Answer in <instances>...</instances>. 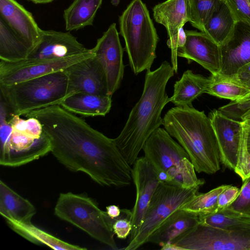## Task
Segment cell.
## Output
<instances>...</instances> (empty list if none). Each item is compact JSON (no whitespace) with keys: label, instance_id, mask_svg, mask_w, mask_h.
I'll return each mask as SVG.
<instances>
[{"label":"cell","instance_id":"f35d334b","mask_svg":"<svg viewBox=\"0 0 250 250\" xmlns=\"http://www.w3.org/2000/svg\"><path fill=\"white\" fill-rule=\"evenodd\" d=\"M25 135L33 138H39L43 133L42 125L40 121L33 117L27 118Z\"/></svg>","mask_w":250,"mask_h":250},{"label":"cell","instance_id":"2e32d148","mask_svg":"<svg viewBox=\"0 0 250 250\" xmlns=\"http://www.w3.org/2000/svg\"><path fill=\"white\" fill-rule=\"evenodd\" d=\"M220 46L221 68L218 74L232 79L241 67L250 62V24L237 21L229 38Z\"/></svg>","mask_w":250,"mask_h":250},{"label":"cell","instance_id":"7c38bea8","mask_svg":"<svg viewBox=\"0 0 250 250\" xmlns=\"http://www.w3.org/2000/svg\"><path fill=\"white\" fill-rule=\"evenodd\" d=\"M209 118L218 143L220 161L228 168L234 170L239 153L246 149V130L242 122L214 109Z\"/></svg>","mask_w":250,"mask_h":250},{"label":"cell","instance_id":"277c9868","mask_svg":"<svg viewBox=\"0 0 250 250\" xmlns=\"http://www.w3.org/2000/svg\"><path fill=\"white\" fill-rule=\"evenodd\" d=\"M142 149L157 171L160 183L184 188L200 187L204 184L203 179L197 178L186 151L165 128L156 129Z\"/></svg>","mask_w":250,"mask_h":250},{"label":"cell","instance_id":"cb8c5ba5","mask_svg":"<svg viewBox=\"0 0 250 250\" xmlns=\"http://www.w3.org/2000/svg\"><path fill=\"white\" fill-rule=\"evenodd\" d=\"M209 82V77L187 70L181 79L175 82L170 102L176 106H192L193 101L206 93Z\"/></svg>","mask_w":250,"mask_h":250},{"label":"cell","instance_id":"4316f807","mask_svg":"<svg viewBox=\"0 0 250 250\" xmlns=\"http://www.w3.org/2000/svg\"><path fill=\"white\" fill-rule=\"evenodd\" d=\"M31 50L29 45L0 18V60L21 61L27 58Z\"/></svg>","mask_w":250,"mask_h":250},{"label":"cell","instance_id":"30bf717a","mask_svg":"<svg viewBox=\"0 0 250 250\" xmlns=\"http://www.w3.org/2000/svg\"><path fill=\"white\" fill-rule=\"evenodd\" d=\"M0 164L16 167L38 160L51 152L50 139L44 132L33 138L13 130L8 135L0 136Z\"/></svg>","mask_w":250,"mask_h":250},{"label":"cell","instance_id":"836d02e7","mask_svg":"<svg viewBox=\"0 0 250 250\" xmlns=\"http://www.w3.org/2000/svg\"><path fill=\"white\" fill-rule=\"evenodd\" d=\"M243 182L237 197L228 208L250 217V177Z\"/></svg>","mask_w":250,"mask_h":250},{"label":"cell","instance_id":"3957f363","mask_svg":"<svg viewBox=\"0 0 250 250\" xmlns=\"http://www.w3.org/2000/svg\"><path fill=\"white\" fill-rule=\"evenodd\" d=\"M163 125L186 151L196 172L212 174L220 170L218 143L204 111L192 106H175L165 115Z\"/></svg>","mask_w":250,"mask_h":250},{"label":"cell","instance_id":"7a4b0ae2","mask_svg":"<svg viewBox=\"0 0 250 250\" xmlns=\"http://www.w3.org/2000/svg\"><path fill=\"white\" fill-rule=\"evenodd\" d=\"M174 72L166 61L155 70H146L142 94L131 109L121 133L114 139L130 166L134 165L150 135L163 125L161 113L170 102L166 86Z\"/></svg>","mask_w":250,"mask_h":250},{"label":"cell","instance_id":"b9f144b4","mask_svg":"<svg viewBox=\"0 0 250 250\" xmlns=\"http://www.w3.org/2000/svg\"><path fill=\"white\" fill-rule=\"evenodd\" d=\"M106 213L108 216L112 219H115L118 218L122 213V209L116 205H110L106 207Z\"/></svg>","mask_w":250,"mask_h":250},{"label":"cell","instance_id":"ab89813d","mask_svg":"<svg viewBox=\"0 0 250 250\" xmlns=\"http://www.w3.org/2000/svg\"><path fill=\"white\" fill-rule=\"evenodd\" d=\"M232 80L250 90V62L241 67Z\"/></svg>","mask_w":250,"mask_h":250},{"label":"cell","instance_id":"4dcf8cb0","mask_svg":"<svg viewBox=\"0 0 250 250\" xmlns=\"http://www.w3.org/2000/svg\"><path fill=\"white\" fill-rule=\"evenodd\" d=\"M228 186L223 185L206 193L198 192L181 206L179 209L193 212L199 215L215 212L218 197Z\"/></svg>","mask_w":250,"mask_h":250},{"label":"cell","instance_id":"83f0119b","mask_svg":"<svg viewBox=\"0 0 250 250\" xmlns=\"http://www.w3.org/2000/svg\"><path fill=\"white\" fill-rule=\"evenodd\" d=\"M9 227L16 233L36 244L45 245L58 250H84L86 248L63 241L32 224L19 223L11 220H5Z\"/></svg>","mask_w":250,"mask_h":250},{"label":"cell","instance_id":"44dd1931","mask_svg":"<svg viewBox=\"0 0 250 250\" xmlns=\"http://www.w3.org/2000/svg\"><path fill=\"white\" fill-rule=\"evenodd\" d=\"M199 223V215L177 209L168 216L149 235L146 243L161 247L171 242L177 237Z\"/></svg>","mask_w":250,"mask_h":250},{"label":"cell","instance_id":"d4e9b609","mask_svg":"<svg viewBox=\"0 0 250 250\" xmlns=\"http://www.w3.org/2000/svg\"><path fill=\"white\" fill-rule=\"evenodd\" d=\"M236 21L230 9L223 0L205 24L203 32L220 45L229 38Z\"/></svg>","mask_w":250,"mask_h":250},{"label":"cell","instance_id":"d6986e66","mask_svg":"<svg viewBox=\"0 0 250 250\" xmlns=\"http://www.w3.org/2000/svg\"><path fill=\"white\" fill-rule=\"evenodd\" d=\"M187 41L177 56L187 59L188 62L194 61L211 75H217L221 68L220 45L203 32L186 30Z\"/></svg>","mask_w":250,"mask_h":250},{"label":"cell","instance_id":"ba28073f","mask_svg":"<svg viewBox=\"0 0 250 250\" xmlns=\"http://www.w3.org/2000/svg\"><path fill=\"white\" fill-rule=\"evenodd\" d=\"M200 187L184 188L160 183L150 201L137 235L125 250H135L145 243L152 232L173 212L198 193Z\"/></svg>","mask_w":250,"mask_h":250},{"label":"cell","instance_id":"ee69618b","mask_svg":"<svg viewBox=\"0 0 250 250\" xmlns=\"http://www.w3.org/2000/svg\"><path fill=\"white\" fill-rule=\"evenodd\" d=\"M245 127H250V110L243 115L240 120Z\"/></svg>","mask_w":250,"mask_h":250},{"label":"cell","instance_id":"8fae6325","mask_svg":"<svg viewBox=\"0 0 250 250\" xmlns=\"http://www.w3.org/2000/svg\"><path fill=\"white\" fill-rule=\"evenodd\" d=\"M94 55L92 49L73 56L52 60L7 62L0 60V84L10 85L59 71Z\"/></svg>","mask_w":250,"mask_h":250},{"label":"cell","instance_id":"bcb514c9","mask_svg":"<svg viewBox=\"0 0 250 250\" xmlns=\"http://www.w3.org/2000/svg\"><path fill=\"white\" fill-rule=\"evenodd\" d=\"M245 130L246 147L247 151L250 154V127H245Z\"/></svg>","mask_w":250,"mask_h":250},{"label":"cell","instance_id":"f546056e","mask_svg":"<svg viewBox=\"0 0 250 250\" xmlns=\"http://www.w3.org/2000/svg\"><path fill=\"white\" fill-rule=\"evenodd\" d=\"M206 93L218 97L236 101L243 98L250 90L235 81L221 76L219 74L211 75Z\"/></svg>","mask_w":250,"mask_h":250},{"label":"cell","instance_id":"74e56055","mask_svg":"<svg viewBox=\"0 0 250 250\" xmlns=\"http://www.w3.org/2000/svg\"><path fill=\"white\" fill-rule=\"evenodd\" d=\"M234 170L243 182L250 177V154L248 151L239 157Z\"/></svg>","mask_w":250,"mask_h":250},{"label":"cell","instance_id":"6da1fadb","mask_svg":"<svg viewBox=\"0 0 250 250\" xmlns=\"http://www.w3.org/2000/svg\"><path fill=\"white\" fill-rule=\"evenodd\" d=\"M25 117L40 121L50 140L51 152L69 170L84 172L103 186L123 188L131 184L132 168L114 139L74 113L54 105L34 110Z\"/></svg>","mask_w":250,"mask_h":250},{"label":"cell","instance_id":"1f68e13d","mask_svg":"<svg viewBox=\"0 0 250 250\" xmlns=\"http://www.w3.org/2000/svg\"><path fill=\"white\" fill-rule=\"evenodd\" d=\"M223 0H189V22L195 28L203 32L213 12Z\"/></svg>","mask_w":250,"mask_h":250},{"label":"cell","instance_id":"ac0fdd59","mask_svg":"<svg viewBox=\"0 0 250 250\" xmlns=\"http://www.w3.org/2000/svg\"><path fill=\"white\" fill-rule=\"evenodd\" d=\"M155 21L167 31V45L171 50V63L174 72L178 71L177 42L179 30L189 21V0H167L153 8Z\"/></svg>","mask_w":250,"mask_h":250},{"label":"cell","instance_id":"5bb4252c","mask_svg":"<svg viewBox=\"0 0 250 250\" xmlns=\"http://www.w3.org/2000/svg\"><path fill=\"white\" fill-rule=\"evenodd\" d=\"M132 166V177L136 197L131 210L132 229L129 241L138 234L150 201L160 183L157 171L145 156L138 157Z\"/></svg>","mask_w":250,"mask_h":250},{"label":"cell","instance_id":"60d3db41","mask_svg":"<svg viewBox=\"0 0 250 250\" xmlns=\"http://www.w3.org/2000/svg\"><path fill=\"white\" fill-rule=\"evenodd\" d=\"M9 121L13 131L25 134L26 130V120L20 118V116L18 115L11 113Z\"/></svg>","mask_w":250,"mask_h":250},{"label":"cell","instance_id":"d6a6232c","mask_svg":"<svg viewBox=\"0 0 250 250\" xmlns=\"http://www.w3.org/2000/svg\"><path fill=\"white\" fill-rule=\"evenodd\" d=\"M218 110L229 118L240 121L241 117L250 110V93L242 99L231 101Z\"/></svg>","mask_w":250,"mask_h":250},{"label":"cell","instance_id":"f1b7e54d","mask_svg":"<svg viewBox=\"0 0 250 250\" xmlns=\"http://www.w3.org/2000/svg\"><path fill=\"white\" fill-rule=\"evenodd\" d=\"M199 223L225 229L250 231V217L228 208L216 212L199 215Z\"/></svg>","mask_w":250,"mask_h":250},{"label":"cell","instance_id":"7bdbcfd3","mask_svg":"<svg viewBox=\"0 0 250 250\" xmlns=\"http://www.w3.org/2000/svg\"><path fill=\"white\" fill-rule=\"evenodd\" d=\"M187 41V35L183 27L181 28L179 31L177 42V52L182 50L186 44Z\"/></svg>","mask_w":250,"mask_h":250},{"label":"cell","instance_id":"9a60e30c","mask_svg":"<svg viewBox=\"0 0 250 250\" xmlns=\"http://www.w3.org/2000/svg\"><path fill=\"white\" fill-rule=\"evenodd\" d=\"M64 71L68 79L66 97L80 92L109 95L105 71L94 54Z\"/></svg>","mask_w":250,"mask_h":250},{"label":"cell","instance_id":"8d00e7d4","mask_svg":"<svg viewBox=\"0 0 250 250\" xmlns=\"http://www.w3.org/2000/svg\"><path fill=\"white\" fill-rule=\"evenodd\" d=\"M239 191L240 188L229 185L218 197L216 212L229 207L236 199Z\"/></svg>","mask_w":250,"mask_h":250},{"label":"cell","instance_id":"d590c367","mask_svg":"<svg viewBox=\"0 0 250 250\" xmlns=\"http://www.w3.org/2000/svg\"><path fill=\"white\" fill-rule=\"evenodd\" d=\"M237 21L250 24V0H224Z\"/></svg>","mask_w":250,"mask_h":250},{"label":"cell","instance_id":"ffe728a7","mask_svg":"<svg viewBox=\"0 0 250 250\" xmlns=\"http://www.w3.org/2000/svg\"><path fill=\"white\" fill-rule=\"evenodd\" d=\"M0 18L32 49L39 41L42 29L32 14L15 0H0Z\"/></svg>","mask_w":250,"mask_h":250},{"label":"cell","instance_id":"52a82bcc","mask_svg":"<svg viewBox=\"0 0 250 250\" xmlns=\"http://www.w3.org/2000/svg\"><path fill=\"white\" fill-rule=\"evenodd\" d=\"M55 214L86 232L93 238L118 250L112 225L114 219L102 210L92 199L83 194L61 193L54 208Z\"/></svg>","mask_w":250,"mask_h":250},{"label":"cell","instance_id":"603a6c76","mask_svg":"<svg viewBox=\"0 0 250 250\" xmlns=\"http://www.w3.org/2000/svg\"><path fill=\"white\" fill-rule=\"evenodd\" d=\"M111 96L80 92L66 97L60 105L84 117L105 116L111 107Z\"/></svg>","mask_w":250,"mask_h":250},{"label":"cell","instance_id":"e0dca14e","mask_svg":"<svg viewBox=\"0 0 250 250\" xmlns=\"http://www.w3.org/2000/svg\"><path fill=\"white\" fill-rule=\"evenodd\" d=\"M88 49L69 32L42 30L39 41L23 61L62 59L85 52Z\"/></svg>","mask_w":250,"mask_h":250},{"label":"cell","instance_id":"7dc6e473","mask_svg":"<svg viewBox=\"0 0 250 250\" xmlns=\"http://www.w3.org/2000/svg\"><path fill=\"white\" fill-rule=\"evenodd\" d=\"M36 4L47 3L55 0H28Z\"/></svg>","mask_w":250,"mask_h":250},{"label":"cell","instance_id":"7402d4cb","mask_svg":"<svg viewBox=\"0 0 250 250\" xmlns=\"http://www.w3.org/2000/svg\"><path fill=\"white\" fill-rule=\"evenodd\" d=\"M36 213L31 202L0 181V213L5 220L29 224Z\"/></svg>","mask_w":250,"mask_h":250},{"label":"cell","instance_id":"484cf974","mask_svg":"<svg viewBox=\"0 0 250 250\" xmlns=\"http://www.w3.org/2000/svg\"><path fill=\"white\" fill-rule=\"evenodd\" d=\"M103 0H74L63 12L65 29L71 31L93 25Z\"/></svg>","mask_w":250,"mask_h":250},{"label":"cell","instance_id":"8992f818","mask_svg":"<svg viewBox=\"0 0 250 250\" xmlns=\"http://www.w3.org/2000/svg\"><path fill=\"white\" fill-rule=\"evenodd\" d=\"M120 34L125 42L135 75L149 69L156 58L159 41L149 11L142 0H132L119 17Z\"/></svg>","mask_w":250,"mask_h":250},{"label":"cell","instance_id":"9c48e42d","mask_svg":"<svg viewBox=\"0 0 250 250\" xmlns=\"http://www.w3.org/2000/svg\"><path fill=\"white\" fill-rule=\"evenodd\" d=\"M170 243L183 250H250V231L230 230L199 223Z\"/></svg>","mask_w":250,"mask_h":250},{"label":"cell","instance_id":"4fadbf2b","mask_svg":"<svg viewBox=\"0 0 250 250\" xmlns=\"http://www.w3.org/2000/svg\"><path fill=\"white\" fill-rule=\"evenodd\" d=\"M92 50L104 69L108 95L112 96L120 86L125 67L123 62L124 49L115 23H112L97 40Z\"/></svg>","mask_w":250,"mask_h":250},{"label":"cell","instance_id":"5b68a950","mask_svg":"<svg viewBox=\"0 0 250 250\" xmlns=\"http://www.w3.org/2000/svg\"><path fill=\"white\" fill-rule=\"evenodd\" d=\"M67 85L65 71H59L12 84H0V99L12 113L25 116L60 105L66 97Z\"/></svg>","mask_w":250,"mask_h":250},{"label":"cell","instance_id":"f6af8a7d","mask_svg":"<svg viewBox=\"0 0 250 250\" xmlns=\"http://www.w3.org/2000/svg\"><path fill=\"white\" fill-rule=\"evenodd\" d=\"M162 250H183L181 248L169 242L161 246Z\"/></svg>","mask_w":250,"mask_h":250},{"label":"cell","instance_id":"e575fe53","mask_svg":"<svg viewBox=\"0 0 250 250\" xmlns=\"http://www.w3.org/2000/svg\"><path fill=\"white\" fill-rule=\"evenodd\" d=\"M131 214V211L126 209H122L121 216L114 219L112 229L118 238L125 239L130 233L132 229Z\"/></svg>","mask_w":250,"mask_h":250},{"label":"cell","instance_id":"c3c4849f","mask_svg":"<svg viewBox=\"0 0 250 250\" xmlns=\"http://www.w3.org/2000/svg\"><path fill=\"white\" fill-rule=\"evenodd\" d=\"M111 4L114 6H117L120 3V0H111Z\"/></svg>","mask_w":250,"mask_h":250}]
</instances>
